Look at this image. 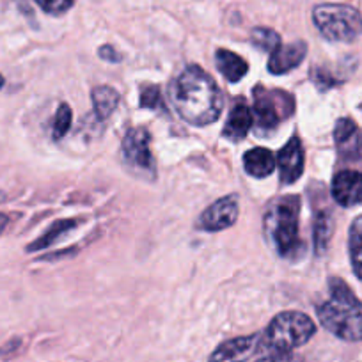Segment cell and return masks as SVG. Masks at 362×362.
Here are the masks:
<instances>
[{"mask_svg": "<svg viewBox=\"0 0 362 362\" xmlns=\"http://www.w3.org/2000/svg\"><path fill=\"white\" fill-rule=\"evenodd\" d=\"M348 250L355 276L362 281V215H358L350 226L348 233Z\"/></svg>", "mask_w": 362, "mask_h": 362, "instance_id": "18", "label": "cell"}, {"mask_svg": "<svg viewBox=\"0 0 362 362\" xmlns=\"http://www.w3.org/2000/svg\"><path fill=\"white\" fill-rule=\"evenodd\" d=\"M313 22L329 41L350 43L362 34V15L346 4H320L313 9Z\"/></svg>", "mask_w": 362, "mask_h": 362, "instance_id": "5", "label": "cell"}, {"mask_svg": "<svg viewBox=\"0 0 362 362\" xmlns=\"http://www.w3.org/2000/svg\"><path fill=\"white\" fill-rule=\"evenodd\" d=\"M295 112V100L284 90H263L256 87L254 90V127L257 134H270L283 119Z\"/></svg>", "mask_w": 362, "mask_h": 362, "instance_id": "6", "label": "cell"}, {"mask_svg": "<svg viewBox=\"0 0 362 362\" xmlns=\"http://www.w3.org/2000/svg\"><path fill=\"white\" fill-rule=\"evenodd\" d=\"M240 215V199L236 194L217 199L214 204L206 208L199 217V226L204 231H222L228 229L238 221Z\"/></svg>", "mask_w": 362, "mask_h": 362, "instance_id": "8", "label": "cell"}, {"mask_svg": "<svg viewBox=\"0 0 362 362\" xmlns=\"http://www.w3.org/2000/svg\"><path fill=\"white\" fill-rule=\"evenodd\" d=\"M6 226H8V217H6L4 214H0V235L4 233Z\"/></svg>", "mask_w": 362, "mask_h": 362, "instance_id": "27", "label": "cell"}, {"mask_svg": "<svg viewBox=\"0 0 362 362\" xmlns=\"http://www.w3.org/2000/svg\"><path fill=\"white\" fill-rule=\"evenodd\" d=\"M169 100L181 119L196 127L215 123L224 109L221 89L199 66H189L170 82Z\"/></svg>", "mask_w": 362, "mask_h": 362, "instance_id": "1", "label": "cell"}, {"mask_svg": "<svg viewBox=\"0 0 362 362\" xmlns=\"http://www.w3.org/2000/svg\"><path fill=\"white\" fill-rule=\"evenodd\" d=\"M330 297L318 305L320 323L343 341H362V302L343 279L332 277L329 283Z\"/></svg>", "mask_w": 362, "mask_h": 362, "instance_id": "2", "label": "cell"}, {"mask_svg": "<svg viewBox=\"0 0 362 362\" xmlns=\"http://www.w3.org/2000/svg\"><path fill=\"white\" fill-rule=\"evenodd\" d=\"M257 362H304V358L290 351V354H272L268 357L259 358Z\"/></svg>", "mask_w": 362, "mask_h": 362, "instance_id": "25", "label": "cell"}, {"mask_svg": "<svg viewBox=\"0 0 362 362\" xmlns=\"http://www.w3.org/2000/svg\"><path fill=\"white\" fill-rule=\"evenodd\" d=\"M98 54L103 61H109V62H119L121 61V54H117L116 48L110 47V45H103V47L98 50Z\"/></svg>", "mask_w": 362, "mask_h": 362, "instance_id": "26", "label": "cell"}, {"mask_svg": "<svg viewBox=\"0 0 362 362\" xmlns=\"http://www.w3.org/2000/svg\"><path fill=\"white\" fill-rule=\"evenodd\" d=\"M259 351H263L261 334L235 337L218 344L208 362H247Z\"/></svg>", "mask_w": 362, "mask_h": 362, "instance_id": "9", "label": "cell"}, {"mask_svg": "<svg viewBox=\"0 0 362 362\" xmlns=\"http://www.w3.org/2000/svg\"><path fill=\"white\" fill-rule=\"evenodd\" d=\"M334 231V221L332 214L329 211V208L325 210H316L315 215V228H313V236H315V252L316 256H322L325 254V250L329 249L330 238H332Z\"/></svg>", "mask_w": 362, "mask_h": 362, "instance_id": "16", "label": "cell"}, {"mask_svg": "<svg viewBox=\"0 0 362 362\" xmlns=\"http://www.w3.org/2000/svg\"><path fill=\"white\" fill-rule=\"evenodd\" d=\"M252 124V110H250V107L247 105L243 100H238V102H235V105H233L231 112H229L222 135L233 142L242 141V139H245V135L250 132Z\"/></svg>", "mask_w": 362, "mask_h": 362, "instance_id": "13", "label": "cell"}, {"mask_svg": "<svg viewBox=\"0 0 362 362\" xmlns=\"http://www.w3.org/2000/svg\"><path fill=\"white\" fill-rule=\"evenodd\" d=\"M277 165H279V180L283 185H291L304 173V148L297 135L286 142L277 155Z\"/></svg>", "mask_w": 362, "mask_h": 362, "instance_id": "11", "label": "cell"}, {"mask_svg": "<svg viewBox=\"0 0 362 362\" xmlns=\"http://www.w3.org/2000/svg\"><path fill=\"white\" fill-rule=\"evenodd\" d=\"M298 196H286L276 201L264 215V231L281 257H295L302 250L298 235Z\"/></svg>", "mask_w": 362, "mask_h": 362, "instance_id": "3", "label": "cell"}, {"mask_svg": "<svg viewBox=\"0 0 362 362\" xmlns=\"http://www.w3.org/2000/svg\"><path fill=\"white\" fill-rule=\"evenodd\" d=\"M119 105V93L110 86H98L93 89V109L100 121H105L112 116Z\"/></svg>", "mask_w": 362, "mask_h": 362, "instance_id": "17", "label": "cell"}, {"mask_svg": "<svg viewBox=\"0 0 362 362\" xmlns=\"http://www.w3.org/2000/svg\"><path fill=\"white\" fill-rule=\"evenodd\" d=\"M76 228V218H68V221H59L55 224H52L36 242L30 243L27 247V252H36V250H43L47 249L48 245H52L54 242H57L62 235L69 233L71 229Z\"/></svg>", "mask_w": 362, "mask_h": 362, "instance_id": "19", "label": "cell"}, {"mask_svg": "<svg viewBox=\"0 0 362 362\" xmlns=\"http://www.w3.org/2000/svg\"><path fill=\"white\" fill-rule=\"evenodd\" d=\"M357 132L358 130L357 127H355L354 121L348 119V117H343V119L337 121L336 128H334V139H336V144L343 146L344 142L350 141Z\"/></svg>", "mask_w": 362, "mask_h": 362, "instance_id": "24", "label": "cell"}, {"mask_svg": "<svg viewBox=\"0 0 362 362\" xmlns=\"http://www.w3.org/2000/svg\"><path fill=\"white\" fill-rule=\"evenodd\" d=\"M332 197L339 206L351 208L362 203V173L339 170L332 180Z\"/></svg>", "mask_w": 362, "mask_h": 362, "instance_id": "10", "label": "cell"}, {"mask_svg": "<svg viewBox=\"0 0 362 362\" xmlns=\"http://www.w3.org/2000/svg\"><path fill=\"white\" fill-rule=\"evenodd\" d=\"M250 41H252L254 47L268 52V54L276 52L283 45V40H281L279 34L274 29H268V27H256V29H252Z\"/></svg>", "mask_w": 362, "mask_h": 362, "instance_id": "20", "label": "cell"}, {"mask_svg": "<svg viewBox=\"0 0 362 362\" xmlns=\"http://www.w3.org/2000/svg\"><path fill=\"white\" fill-rule=\"evenodd\" d=\"M142 109H163V96L158 86H144L141 89V103Z\"/></svg>", "mask_w": 362, "mask_h": 362, "instance_id": "22", "label": "cell"}, {"mask_svg": "<svg viewBox=\"0 0 362 362\" xmlns=\"http://www.w3.org/2000/svg\"><path fill=\"white\" fill-rule=\"evenodd\" d=\"M277 165V160L274 153L267 148H252L243 155V167L245 173L252 177H267L274 173Z\"/></svg>", "mask_w": 362, "mask_h": 362, "instance_id": "14", "label": "cell"}, {"mask_svg": "<svg viewBox=\"0 0 362 362\" xmlns=\"http://www.w3.org/2000/svg\"><path fill=\"white\" fill-rule=\"evenodd\" d=\"M215 64H217V69L221 71V75L231 83L240 82L247 75V71H249V64H247L245 59L240 57L235 52L226 50V48H218L217 50V54H215Z\"/></svg>", "mask_w": 362, "mask_h": 362, "instance_id": "15", "label": "cell"}, {"mask_svg": "<svg viewBox=\"0 0 362 362\" xmlns=\"http://www.w3.org/2000/svg\"><path fill=\"white\" fill-rule=\"evenodd\" d=\"M71 117L73 114L68 103H61L57 112H55L54 128H52V137H54V141H61L68 134L69 128H71Z\"/></svg>", "mask_w": 362, "mask_h": 362, "instance_id": "21", "label": "cell"}, {"mask_svg": "<svg viewBox=\"0 0 362 362\" xmlns=\"http://www.w3.org/2000/svg\"><path fill=\"white\" fill-rule=\"evenodd\" d=\"M4 82H6V80H4V76L0 75V89H2V87H4Z\"/></svg>", "mask_w": 362, "mask_h": 362, "instance_id": "28", "label": "cell"}, {"mask_svg": "<svg viewBox=\"0 0 362 362\" xmlns=\"http://www.w3.org/2000/svg\"><path fill=\"white\" fill-rule=\"evenodd\" d=\"M149 137L146 128H130L123 137V156L127 163L141 173H148L155 177V160L149 149Z\"/></svg>", "mask_w": 362, "mask_h": 362, "instance_id": "7", "label": "cell"}, {"mask_svg": "<svg viewBox=\"0 0 362 362\" xmlns=\"http://www.w3.org/2000/svg\"><path fill=\"white\" fill-rule=\"evenodd\" d=\"M308 54V45L304 41H295L290 45H281L276 52H272L268 59V71L272 75H283L297 68Z\"/></svg>", "mask_w": 362, "mask_h": 362, "instance_id": "12", "label": "cell"}, {"mask_svg": "<svg viewBox=\"0 0 362 362\" xmlns=\"http://www.w3.org/2000/svg\"><path fill=\"white\" fill-rule=\"evenodd\" d=\"M316 334V325L308 315L298 311L279 313L261 334L263 350L270 354H290L308 343Z\"/></svg>", "mask_w": 362, "mask_h": 362, "instance_id": "4", "label": "cell"}, {"mask_svg": "<svg viewBox=\"0 0 362 362\" xmlns=\"http://www.w3.org/2000/svg\"><path fill=\"white\" fill-rule=\"evenodd\" d=\"M47 15L61 16L73 8L75 0H34Z\"/></svg>", "mask_w": 362, "mask_h": 362, "instance_id": "23", "label": "cell"}]
</instances>
